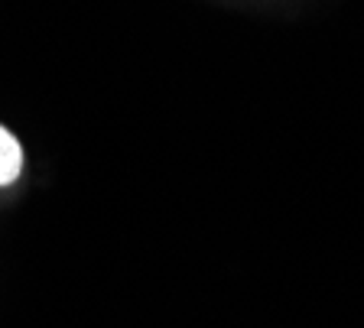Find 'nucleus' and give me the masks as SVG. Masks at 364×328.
Wrapping results in <instances>:
<instances>
[{
	"instance_id": "nucleus-1",
	"label": "nucleus",
	"mask_w": 364,
	"mask_h": 328,
	"mask_svg": "<svg viewBox=\"0 0 364 328\" xmlns=\"http://www.w3.org/2000/svg\"><path fill=\"white\" fill-rule=\"evenodd\" d=\"M23 173V146L20 140L0 124V189H7Z\"/></svg>"
}]
</instances>
